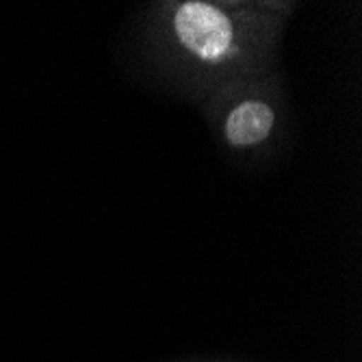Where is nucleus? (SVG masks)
<instances>
[{
    "instance_id": "1",
    "label": "nucleus",
    "mask_w": 362,
    "mask_h": 362,
    "mask_svg": "<svg viewBox=\"0 0 362 362\" xmlns=\"http://www.w3.org/2000/svg\"><path fill=\"white\" fill-rule=\"evenodd\" d=\"M168 24L178 57L206 72L239 63L252 40L250 24L239 11L204 0L174 5Z\"/></svg>"
},
{
    "instance_id": "2",
    "label": "nucleus",
    "mask_w": 362,
    "mask_h": 362,
    "mask_svg": "<svg viewBox=\"0 0 362 362\" xmlns=\"http://www.w3.org/2000/svg\"><path fill=\"white\" fill-rule=\"evenodd\" d=\"M278 113L265 98H241L228 109L221 133L228 146L233 148H254L265 144L276 130Z\"/></svg>"
}]
</instances>
